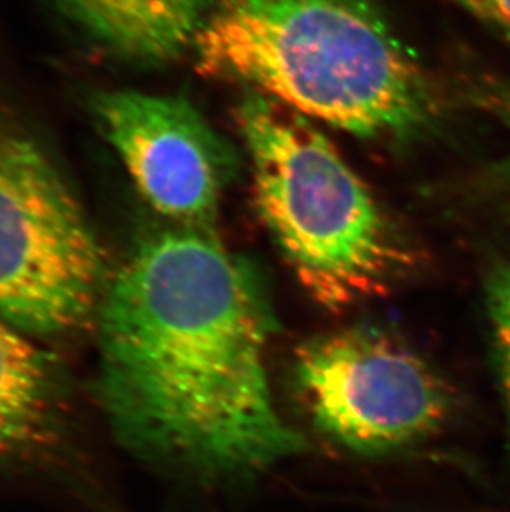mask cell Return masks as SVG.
Segmentation results:
<instances>
[{
	"mask_svg": "<svg viewBox=\"0 0 510 512\" xmlns=\"http://www.w3.org/2000/svg\"><path fill=\"white\" fill-rule=\"evenodd\" d=\"M0 317V464L29 463L55 450L68 423L57 358Z\"/></svg>",
	"mask_w": 510,
	"mask_h": 512,
	"instance_id": "obj_7",
	"label": "cell"
},
{
	"mask_svg": "<svg viewBox=\"0 0 510 512\" xmlns=\"http://www.w3.org/2000/svg\"><path fill=\"white\" fill-rule=\"evenodd\" d=\"M204 75L353 135L413 131L428 78L371 0H214L194 42Z\"/></svg>",
	"mask_w": 510,
	"mask_h": 512,
	"instance_id": "obj_2",
	"label": "cell"
},
{
	"mask_svg": "<svg viewBox=\"0 0 510 512\" xmlns=\"http://www.w3.org/2000/svg\"><path fill=\"white\" fill-rule=\"evenodd\" d=\"M510 40V0H453Z\"/></svg>",
	"mask_w": 510,
	"mask_h": 512,
	"instance_id": "obj_10",
	"label": "cell"
},
{
	"mask_svg": "<svg viewBox=\"0 0 510 512\" xmlns=\"http://www.w3.org/2000/svg\"><path fill=\"white\" fill-rule=\"evenodd\" d=\"M105 252L72 188L22 136H0V317L50 337L98 314Z\"/></svg>",
	"mask_w": 510,
	"mask_h": 512,
	"instance_id": "obj_4",
	"label": "cell"
},
{
	"mask_svg": "<svg viewBox=\"0 0 510 512\" xmlns=\"http://www.w3.org/2000/svg\"><path fill=\"white\" fill-rule=\"evenodd\" d=\"M236 121L260 218L310 299L338 314L390 292L408 269V249L332 141L251 90Z\"/></svg>",
	"mask_w": 510,
	"mask_h": 512,
	"instance_id": "obj_3",
	"label": "cell"
},
{
	"mask_svg": "<svg viewBox=\"0 0 510 512\" xmlns=\"http://www.w3.org/2000/svg\"><path fill=\"white\" fill-rule=\"evenodd\" d=\"M97 315L98 398L126 448L209 483L307 453L270 385L279 325L264 282L209 229L143 239Z\"/></svg>",
	"mask_w": 510,
	"mask_h": 512,
	"instance_id": "obj_1",
	"label": "cell"
},
{
	"mask_svg": "<svg viewBox=\"0 0 510 512\" xmlns=\"http://www.w3.org/2000/svg\"><path fill=\"white\" fill-rule=\"evenodd\" d=\"M93 112L141 196L176 226L207 228L231 178L221 136L181 97L98 93Z\"/></svg>",
	"mask_w": 510,
	"mask_h": 512,
	"instance_id": "obj_6",
	"label": "cell"
},
{
	"mask_svg": "<svg viewBox=\"0 0 510 512\" xmlns=\"http://www.w3.org/2000/svg\"><path fill=\"white\" fill-rule=\"evenodd\" d=\"M313 425L358 455H390L443 430L453 395L411 345L376 325L305 340L292 365Z\"/></svg>",
	"mask_w": 510,
	"mask_h": 512,
	"instance_id": "obj_5",
	"label": "cell"
},
{
	"mask_svg": "<svg viewBox=\"0 0 510 512\" xmlns=\"http://www.w3.org/2000/svg\"><path fill=\"white\" fill-rule=\"evenodd\" d=\"M504 116H510V110L509 113H504Z\"/></svg>",
	"mask_w": 510,
	"mask_h": 512,
	"instance_id": "obj_11",
	"label": "cell"
},
{
	"mask_svg": "<svg viewBox=\"0 0 510 512\" xmlns=\"http://www.w3.org/2000/svg\"><path fill=\"white\" fill-rule=\"evenodd\" d=\"M116 57L163 65L193 49L214 0H52Z\"/></svg>",
	"mask_w": 510,
	"mask_h": 512,
	"instance_id": "obj_8",
	"label": "cell"
},
{
	"mask_svg": "<svg viewBox=\"0 0 510 512\" xmlns=\"http://www.w3.org/2000/svg\"><path fill=\"white\" fill-rule=\"evenodd\" d=\"M486 304L502 398L510 423V266L492 272L486 287Z\"/></svg>",
	"mask_w": 510,
	"mask_h": 512,
	"instance_id": "obj_9",
	"label": "cell"
}]
</instances>
